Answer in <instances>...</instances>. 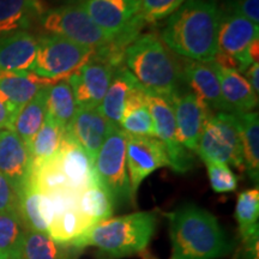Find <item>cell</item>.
<instances>
[{
	"label": "cell",
	"instance_id": "8",
	"mask_svg": "<svg viewBox=\"0 0 259 259\" xmlns=\"http://www.w3.org/2000/svg\"><path fill=\"white\" fill-rule=\"evenodd\" d=\"M38 24L47 34L58 35L94 51L111 46L112 41L79 5L69 4L46 10Z\"/></svg>",
	"mask_w": 259,
	"mask_h": 259
},
{
	"label": "cell",
	"instance_id": "26",
	"mask_svg": "<svg viewBox=\"0 0 259 259\" xmlns=\"http://www.w3.org/2000/svg\"><path fill=\"white\" fill-rule=\"evenodd\" d=\"M240 134L242 157L248 177L258 184L259 180V114L257 112L233 113Z\"/></svg>",
	"mask_w": 259,
	"mask_h": 259
},
{
	"label": "cell",
	"instance_id": "38",
	"mask_svg": "<svg viewBox=\"0 0 259 259\" xmlns=\"http://www.w3.org/2000/svg\"><path fill=\"white\" fill-rule=\"evenodd\" d=\"M19 109L0 92V131L12 130L15 118Z\"/></svg>",
	"mask_w": 259,
	"mask_h": 259
},
{
	"label": "cell",
	"instance_id": "25",
	"mask_svg": "<svg viewBox=\"0 0 259 259\" xmlns=\"http://www.w3.org/2000/svg\"><path fill=\"white\" fill-rule=\"evenodd\" d=\"M77 206L87 221L94 227L112 218L115 202L97 178L92 185L77 193Z\"/></svg>",
	"mask_w": 259,
	"mask_h": 259
},
{
	"label": "cell",
	"instance_id": "4",
	"mask_svg": "<svg viewBox=\"0 0 259 259\" xmlns=\"http://www.w3.org/2000/svg\"><path fill=\"white\" fill-rule=\"evenodd\" d=\"M156 221V213L153 211L111 218L97 223L70 245L78 250L95 246L113 258L142 253L150 244Z\"/></svg>",
	"mask_w": 259,
	"mask_h": 259
},
{
	"label": "cell",
	"instance_id": "14",
	"mask_svg": "<svg viewBox=\"0 0 259 259\" xmlns=\"http://www.w3.org/2000/svg\"><path fill=\"white\" fill-rule=\"evenodd\" d=\"M183 80L189 84L194 95H197L213 113H228L223 101L218 67L213 61L204 63L191 59L181 61Z\"/></svg>",
	"mask_w": 259,
	"mask_h": 259
},
{
	"label": "cell",
	"instance_id": "34",
	"mask_svg": "<svg viewBox=\"0 0 259 259\" xmlns=\"http://www.w3.org/2000/svg\"><path fill=\"white\" fill-rule=\"evenodd\" d=\"M186 0H141L138 18L142 23H156L173 15Z\"/></svg>",
	"mask_w": 259,
	"mask_h": 259
},
{
	"label": "cell",
	"instance_id": "19",
	"mask_svg": "<svg viewBox=\"0 0 259 259\" xmlns=\"http://www.w3.org/2000/svg\"><path fill=\"white\" fill-rule=\"evenodd\" d=\"M37 52V38L30 31L0 35V70L31 71Z\"/></svg>",
	"mask_w": 259,
	"mask_h": 259
},
{
	"label": "cell",
	"instance_id": "15",
	"mask_svg": "<svg viewBox=\"0 0 259 259\" xmlns=\"http://www.w3.org/2000/svg\"><path fill=\"white\" fill-rule=\"evenodd\" d=\"M31 155L27 144L12 130L0 131V174L19 194L31 171Z\"/></svg>",
	"mask_w": 259,
	"mask_h": 259
},
{
	"label": "cell",
	"instance_id": "12",
	"mask_svg": "<svg viewBox=\"0 0 259 259\" xmlns=\"http://www.w3.org/2000/svg\"><path fill=\"white\" fill-rule=\"evenodd\" d=\"M149 109L153 116L154 135L164 145L169 167L177 173H186L192 167V157L178 139L170 99L149 94Z\"/></svg>",
	"mask_w": 259,
	"mask_h": 259
},
{
	"label": "cell",
	"instance_id": "9",
	"mask_svg": "<svg viewBox=\"0 0 259 259\" xmlns=\"http://www.w3.org/2000/svg\"><path fill=\"white\" fill-rule=\"evenodd\" d=\"M94 167L100 183L111 193L115 204L135 202L126 168V135L120 127L115 126L107 136Z\"/></svg>",
	"mask_w": 259,
	"mask_h": 259
},
{
	"label": "cell",
	"instance_id": "16",
	"mask_svg": "<svg viewBox=\"0 0 259 259\" xmlns=\"http://www.w3.org/2000/svg\"><path fill=\"white\" fill-rule=\"evenodd\" d=\"M115 126L100 112L99 108L77 109L72 121L65 132L94 162L106 137Z\"/></svg>",
	"mask_w": 259,
	"mask_h": 259
},
{
	"label": "cell",
	"instance_id": "3",
	"mask_svg": "<svg viewBox=\"0 0 259 259\" xmlns=\"http://www.w3.org/2000/svg\"><path fill=\"white\" fill-rule=\"evenodd\" d=\"M122 65L150 95L170 99L184 82L181 64L154 32L138 35L128 45Z\"/></svg>",
	"mask_w": 259,
	"mask_h": 259
},
{
	"label": "cell",
	"instance_id": "1",
	"mask_svg": "<svg viewBox=\"0 0 259 259\" xmlns=\"http://www.w3.org/2000/svg\"><path fill=\"white\" fill-rule=\"evenodd\" d=\"M222 10L216 0H186L168 17L160 38L185 59L213 61Z\"/></svg>",
	"mask_w": 259,
	"mask_h": 259
},
{
	"label": "cell",
	"instance_id": "32",
	"mask_svg": "<svg viewBox=\"0 0 259 259\" xmlns=\"http://www.w3.org/2000/svg\"><path fill=\"white\" fill-rule=\"evenodd\" d=\"M259 190H246L238 196L235 206V219L239 225L241 238L259 232Z\"/></svg>",
	"mask_w": 259,
	"mask_h": 259
},
{
	"label": "cell",
	"instance_id": "17",
	"mask_svg": "<svg viewBox=\"0 0 259 259\" xmlns=\"http://www.w3.org/2000/svg\"><path fill=\"white\" fill-rule=\"evenodd\" d=\"M257 38H259L258 24L235 12L222 10L218 37L219 54L240 60L250 45Z\"/></svg>",
	"mask_w": 259,
	"mask_h": 259
},
{
	"label": "cell",
	"instance_id": "41",
	"mask_svg": "<svg viewBox=\"0 0 259 259\" xmlns=\"http://www.w3.org/2000/svg\"><path fill=\"white\" fill-rule=\"evenodd\" d=\"M71 2H78L79 3V2H82V0H71Z\"/></svg>",
	"mask_w": 259,
	"mask_h": 259
},
{
	"label": "cell",
	"instance_id": "27",
	"mask_svg": "<svg viewBox=\"0 0 259 259\" xmlns=\"http://www.w3.org/2000/svg\"><path fill=\"white\" fill-rule=\"evenodd\" d=\"M48 88L50 87L42 88L30 101L19 109L12 125V131L19 136L28 148L46 118Z\"/></svg>",
	"mask_w": 259,
	"mask_h": 259
},
{
	"label": "cell",
	"instance_id": "39",
	"mask_svg": "<svg viewBox=\"0 0 259 259\" xmlns=\"http://www.w3.org/2000/svg\"><path fill=\"white\" fill-rule=\"evenodd\" d=\"M241 247H240V259H259V232L250 234L245 238H241Z\"/></svg>",
	"mask_w": 259,
	"mask_h": 259
},
{
	"label": "cell",
	"instance_id": "23",
	"mask_svg": "<svg viewBox=\"0 0 259 259\" xmlns=\"http://www.w3.org/2000/svg\"><path fill=\"white\" fill-rule=\"evenodd\" d=\"M78 251L53 240L46 232L27 229L16 259H76Z\"/></svg>",
	"mask_w": 259,
	"mask_h": 259
},
{
	"label": "cell",
	"instance_id": "7",
	"mask_svg": "<svg viewBox=\"0 0 259 259\" xmlns=\"http://www.w3.org/2000/svg\"><path fill=\"white\" fill-rule=\"evenodd\" d=\"M78 5L112 41L126 47L143 27L138 18L141 0H82Z\"/></svg>",
	"mask_w": 259,
	"mask_h": 259
},
{
	"label": "cell",
	"instance_id": "31",
	"mask_svg": "<svg viewBox=\"0 0 259 259\" xmlns=\"http://www.w3.org/2000/svg\"><path fill=\"white\" fill-rule=\"evenodd\" d=\"M25 231L27 228L18 212L0 213V257L17 258Z\"/></svg>",
	"mask_w": 259,
	"mask_h": 259
},
{
	"label": "cell",
	"instance_id": "33",
	"mask_svg": "<svg viewBox=\"0 0 259 259\" xmlns=\"http://www.w3.org/2000/svg\"><path fill=\"white\" fill-rule=\"evenodd\" d=\"M119 127L127 135L155 137L154 121L149 105L125 111Z\"/></svg>",
	"mask_w": 259,
	"mask_h": 259
},
{
	"label": "cell",
	"instance_id": "29",
	"mask_svg": "<svg viewBox=\"0 0 259 259\" xmlns=\"http://www.w3.org/2000/svg\"><path fill=\"white\" fill-rule=\"evenodd\" d=\"M72 88L69 80L63 79L48 88L47 115L66 131L77 112Z\"/></svg>",
	"mask_w": 259,
	"mask_h": 259
},
{
	"label": "cell",
	"instance_id": "42",
	"mask_svg": "<svg viewBox=\"0 0 259 259\" xmlns=\"http://www.w3.org/2000/svg\"><path fill=\"white\" fill-rule=\"evenodd\" d=\"M0 259H6V258H2V257H0Z\"/></svg>",
	"mask_w": 259,
	"mask_h": 259
},
{
	"label": "cell",
	"instance_id": "20",
	"mask_svg": "<svg viewBox=\"0 0 259 259\" xmlns=\"http://www.w3.org/2000/svg\"><path fill=\"white\" fill-rule=\"evenodd\" d=\"M45 11L41 0H0V35L29 31Z\"/></svg>",
	"mask_w": 259,
	"mask_h": 259
},
{
	"label": "cell",
	"instance_id": "43",
	"mask_svg": "<svg viewBox=\"0 0 259 259\" xmlns=\"http://www.w3.org/2000/svg\"><path fill=\"white\" fill-rule=\"evenodd\" d=\"M150 259H154V258H150Z\"/></svg>",
	"mask_w": 259,
	"mask_h": 259
},
{
	"label": "cell",
	"instance_id": "28",
	"mask_svg": "<svg viewBox=\"0 0 259 259\" xmlns=\"http://www.w3.org/2000/svg\"><path fill=\"white\" fill-rule=\"evenodd\" d=\"M90 228L93 226L80 213L77 204H74L54 215L47 228V234L60 244L70 245Z\"/></svg>",
	"mask_w": 259,
	"mask_h": 259
},
{
	"label": "cell",
	"instance_id": "37",
	"mask_svg": "<svg viewBox=\"0 0 259 259\" xmlns=\"http://www.w3.org/2000/svg\"><path fill=\"white\" fill-rule=\"evenodd\" d=\"M19 196L5 177L0 174V213L18 212ZM19 213V212H18Z\"/></svg>",
	"mask_w": 259,
	"mask_h": 259
},
{
	"label": "cell",
	"instance_id": "40",
	"mask_svg": "<svg viewBox=\"0 0 259 259\" xmlns=\"http://www.w3.org/2000/svg\"><path fill=\"white\" fill-rule=\"evenodd\" d=\"M245 78L247 80L250 87L253 90L255 95H259V64H252L247 70L245 71Z\"/></svg>",
	"mask_w": 259,
	"mask_h": 259
},
{
	"label": "cell",
	"instance_id": "30",
	"mask_svg": "<svg viewBox=\"0 0 259 259\" xmlns=\"http://www.w3.org/2000/svg\"><path fill=\"white\" fill-rule=\"evenodd\" d=\"M64 134V130L50 115L46 114L44 124L32 138L30 147H29L32 164L41 163L48 158L56 156L59 151Z\"/></svg>",
	"mask_w": 259,
	"mask_h": 259
},
{
	"label": "cell",
	"instance_id": "2",
	"mask_svg": "<svg viewBox=\"0 0 259 259\" xmlns=\"http://www.w3.org/2000/svg\"><path fill=\"white\" fill-rule=\"evenodd\" d=\"M167 218L171 259H216L231 251L225 231L208 210L185 204Z\"/></svg>",
	"mask_w": 259,
	"mask_h": 259
},
{
	"label": "cell",
	"instance_id": "11",
	"mask_svg": "<svg viewBox=\"0 0 259 259\" xmlns=\"http://www.w3.org/2000/svg\"><path fill=\"white\" fill-rule=\"evenodd\" d=\"M126 135V168L132 197L145 178L162 167H169L164 145L156 137Z\"/></svg>",
	"mask_w": 259,
	"mask_h": 259
},
{
	"label": "cell",
	"instance_id": "13",
	"mask_svg": "<svg viewBox=\"0 0 259 259\" xmlns=\"http://www.w3.org/2000/svg\"><path fill=\"white\" fill-rule=\"evenodd\" d=\"M174 118L177 124V136L184 148L196 151L204 125L212 111L192 92L177 93L170 97Z\"/></svg>",
	"mask_w": 259,
	"mask_h": 259
},
{
	"label": "cell",
	"instance_id": "24",
	"mask_svg": "<svg viewBox=\"0 0 259 259\" xmlns=\"http://www.w3.org/2000/svg\"><path fill=\"white\" fill-rule=\"evenodd\" d=\"M137 83V79L135 78L134 74L130 72L124 65H121L115 70L112 82L107 89L101 105L97 107L100 112L112 124L120 126L126 100H127L130 92Z\"/></svg>",
	"mask_w": 259,
	"mask_h": 259
},
{
	"label": "cell",
	"instance_id": "6",
	"mask_svg": "<svg viewBox=\"0 0 259 259\" xmlns=\"http://www.w3.org/2000/svg\"><path fill=\"white\" fill-rule=\"evenodd\" d=\"M196 153L205 161L245 169L239 126L233 113H212L200 135Z\"/></svg>",
	"mask_w": 259,
	"mask_h": 259
},
{
	"label": "cell",
	"instance_id": "35",
	"mask_svg": "<svg viewBox=\"0 0 259 259\" xmlns=\"http://www.w3.org/2000/svg\"><path fill=\"white\" fill-rule=\"evenodd\" d=\"M208 168L210 185L218 193L233 192L238 187V178L233 173L229 166L216 161H205Z\"/></svg>",
	"mask_w": 259,
	"mask_h": 259
},
{
	"label": "cell",
	"instance_id": "5",
	"mask_svg": "<svg viewBox=\"0 0 259 259\" xmlns=\"http://www.w3.org/2000/svg\"><path fill=\"white\" fill-rule=\"evenodd\" d=\"M94 52L66 37L46 34L37 38L36 58L31 72L47 79H67L93 57Z\"/></svg>",
	"mask_w": 259,
	"mask_h": 259
},
{
	"label": "cell",
	"instance_id": "21",
	"mask_svg": "<svg viewBox=\"0 0 259 259\" xmlns=\"http://www.w3.org/2000/svg\"><path fill=\"white\" fill-rule=\"evenodd\" d=\"M218 73L221 85V93L228 113L253 112L258 106V95H255L244 74L234 70L219 66Z\"/></svg>",
	"mask_w": 259,
	"mask_h": 259
},
{
	"label": "cell",
	"instance_id": "10",
	"mask_svg": "<svg viewBox=\"0 0 259 259\" xmlns=\"http://www.w3.org/2000/svg\"><path fill=\"white\" fill-rule=\"evenodd\" d=\"M121 65L101 52L93 57L67 78L78 109H93L101 105L115 70Z\"/></svg>",
	"mask_w": 259,
	"mask_h": 259
},
{
	"label": "cell",
	"instance_id": "18",
	"mask_svg": "<svg viewBox=\"0 0 259 259\" xmlns=\"http://www.w3.org/2000/svg\"><path fill=\"white\" fill-rule=\"evenodd\" d=\"M59 163L70 189L78 193L97 180L94 162L88 154L65 132L58 151Z\"/></svg>",
	"mask_w": 259,
	"mask_h": 259
},
{
	"label": "cell",
	"instance_id": "22",
	"mask_svg": "<svg viewBox=\"0 0 259 259\" xmlns=\"http://www.w3.org/2000/svg\"><path fill=\"white\" fill-rule=\"evenodd\" d=\"M59 80L42 78L31 71L12 72L0 70V92L21 109L42 88L51 87Z\"/></svg>",
	"mask_w": 259,
	"mask_h": 259
},
{
	"label": "cell",
	"instance_id": "36",
	"mask_svg": "<svg viewBox=\"0 0 259 259\" xmlns=\"http://www.w3.org/2000/svg\"><path fill=\"white\" fill-rule=\"evenodd\" d=\"M223 11L235 12L254 24H259V0H229Z\"/></svg>",
	"mask_w": 259,
	"mask_h": 259
}]
</instances>
